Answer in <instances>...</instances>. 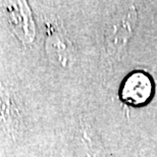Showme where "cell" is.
Returning <instances> with one entry per match:
<instances>
[{
	"instance_id": "1",
	"label": "cell",
	"mask_w": 157,
	"mask_h": 157,
	"mask_svg": "<svg viewBox=\"0 0 157 157\" xmlns=\"http://www.w3.org/2000/svg\"><path fill=\"white\" fill-rule=\"evenodd\" d=\"M155 92L152 77L145 71H133L122 80L118 90L119 99L127 105L142 107L151 101Z\"/></svg>"
},
{
	"instance_id": "2",
	"label": "cell",
	"mask_w": 157,
	"mask_h": 157,
	"mask_svg": "<svg viewBox=\"0 0 157 157\" xmlns=\"http://www.w3.org/2000/svg\"><path fill=\"white\" fill-rule=\"evenodd\" d=\"M9 23L14 34L24 43H31L35 37V25L26 2L9 3Z\"/></svg>"
},
{
	"instance_id": "3",
	"label": "cell",
	"mask_w": 157,
	"mask_h": 157,
	"mask_svg": "<svg viewBox=\"0 0 157 157\" xmlns=\"http://www.w3.org/2000/svg\"><path fill=\"white\" fill-rule=\"evenodd\" d=\"M46 50L51 60L67 67L74 59V49L67 38L59 31H49L46 41Z\"/></svg>"
},
{
	"instance_id": "4",
	"label": "cell",
	"mask_w": 157,
	"mask_h": 157,
	"mask_svg": "<svg viewBox=\"0 0 157 157\" xmlns=\"http://www.w3.org/2000/svg\"><path fill=\"white\" fill-rule=\"evenodd\" d=\"M13 105L8 89L0 84V122L9 125L12 121Z\"/></svg>"
}]
</instances>
